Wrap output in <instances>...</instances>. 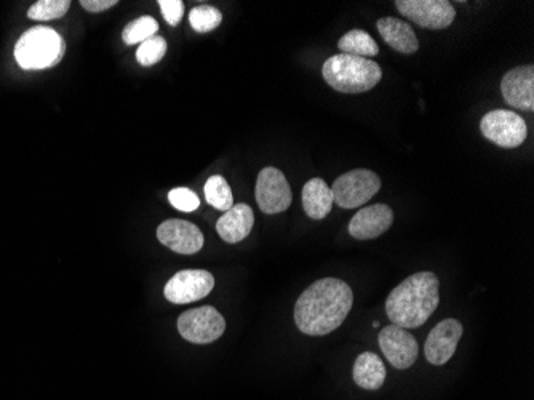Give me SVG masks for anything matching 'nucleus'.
I'll list each match as a JSON object with an SVG mask.
<instances>
[{
	"mask_svg": "<svg viewBox=\"0 0 534 400\" xmlns=\"http://www.w3.org/2000/svg\"><path fill=\"white\" fill-rule=\"evenodd\" d=\"M333 192L322 178H312L303 188L304 212L312 220H323L333 208Z\"/></svg>",
	"mask_w": 534,
	"mask_h": 400,
	"instance_id": "nucleus-18",
	"label": "nucleus"
},
{
	"mask_svg": "<svg viewBox=\"0 0 534 400\" xmlns=\"http://www.w3.org/2000/svg\"><path fill=\"white\" fill-rule=\"evenodd\" d=\"M221 21H223V13L212 5H199V7L192 8L191 15H189L192 29L200 34L218 28Z\"/></svg>",
	"mask_w": 534,
	"mask_h": 400,
	"instance_id": "nucleus-23",
	"label": "nucleus"
},
{
	"mask_svg": "<svg viewBox=\"0 0 534 400\" xmlns=\"http://www.w3.org/2000/svg\"><path fill=\"white\" fill-rule=\"evenodd\" d=\"M373 327H375V328H378V327H379V322H378V320H375V322H373Z\"/></svg>",
	"mask_w": 534,
	"mask_h": 400,
	"instance_id": "nucleus-29",
	"label": "nucleus"
},
{
	"mask_svg": "<svg viewBox=\"0 0 534 400\" xmlns=\"http://www.w3.org/2000/svg\"><path fill=\"white\" fill-rule=\"evenodd\" d=\"M178 330L189 343H213L226 330V320L213 306H204L183 312L178 319Z\"/></svg>",
	"mask_w": 534,
	"mask_h": 400,
	"instance_id": "nucleus-7",
	"label": "nucleus"
},
{
	"mask_svg": "<svg viewBox=\"0 0 534 400\" xmlns=\"http://www.w3.org/2000/svg\"><path fill=\"white\" fill-rule=\"evenodd\" d=\"M69 7V0H39L29 8L28 16L36 21L58 20L68 13Z\"/></svg>",
	"mask_w": 534,
	"mask_h": 400,
	"instance_id": "nucleus-24",
	"label": "nucleus"
},
{
	"mask_svg": "<svg viewBox=\"0 0 534 400\" xmlns=\"http://www.w3.org/2000/svg\"><path fill=\"white\" fill-rule=\"evenodd\" d=\"M159 31V23L151 16H141L138 20L132 21L122 32V39L125 44L135 45L143 44L146 40L156 36Z\"/></svg>",
	"mask_w": 534,
	"mask_h": 400,
	"instance_id": "nucleus-22",
	"label": "nucleus"
},
{
	"mask_svg": "<svg viewBox=\"0 0 534 400\" xmlns=\"http://www.w3.org/2000/svg\"><path fill=\"white\" fill-rule=\"evenodd\" d=\"M256 202L267 215L287 210L293 200L290 184L279 168L267 167L261 170L256 181Z\"/></svg>",
	"mask_w": 534,
	"mask_h": 400,
	"instance_id": "nucleus-10",
	"label": "nucleus"
},
{
	"mask_svg": "<svg viewBox=\"0 0 534 400\" xmlns=\"http://www.w3.org/2000/svg\"><path fill=\"white\" fill-rule=\"evenodd\" d=\"M379 189H381V180L375 172L357 168L336 178L331 192L339 207L351 210V208H359L367 204L371 197L378 194Z\"/></svg>",
	"mask_w": 534,
	"mask_h": 400,
	"instance_id": "nucleus-5",
	"label": "nucleus"
},
{
	"mask_svg": "<svg viewBox=\"0 0 534 400\" xmlns=\"http://www.w3.org/2000/svg\"><path fill=\"white\" fill-rule=\"evenodd\" d=\"M354 381L359 388L376 391L386 381V367L375 352H363L354 364Z\"/></svg>",
	"mask_w": 534,
	"mask_h": 400,
	"instance_id": "nucleus-19",
	"label": "nucleus"
},
{
	"mask_svg": "<svg viewBox=\"0 0 534 400\" xmlns=\"http://www.w3.org/2000/svg\"><path fill=\"white\" fill-rule=\"evenodd\" d=\"M504 100L512 108L520 111H533L534 108V68L519 66L511 69L501 80Z\"/></svg>",
	"mask_w": 534,
	"mask_h": 400,
	"instance_id": "nucleus-14",
	"label": "nucleus"
},
{
	"mask_svg": "<svg viewBox=\"0 0 534 400\" xmlns=\"http://www.w3.org/2000/svg\"><path fill=\"white\" fill-rule=\"evenodd\" d=\"M394 223V212L386 204H373L355 213L349 223V234L357 240H371L383 236Z\"/></svg>",
	"mask_w": 534,
	"mask_h": 400,
	"instance_id": "nucleus-15",
	"label": "nucleus"
},
{
	"mask_svg": "<svg viewBox=\"0 0 534 400\" xmlns=\"http://www.w3.org/2000/svg\"><path fill=\"white\" fill-rule=\"evenodd\" d=\"M440 282L434 272H416L389 293L387 317L397 327L418 328L439 308Z\"/></svg>",
	"mask_w": 534,
	"mask_h": 400,
	"instance_id": "nucleus-2",
	"label": "nucleus"
},
{
	"mask_svg": "<svg viewBox=\"0 0 534 400\" xmlns=\"http://www.w3.org/2000/svg\"><path fill=\"white\" fill-rule=\"evenodd\" d=\"M379 348L392 367L407 370L415 364L419 354V344L415 336L405 328L387 325L379 332Z\"/></svg>",
	"mask_w": 534,
	"mask_h": 400,
	"instance_id": "nucleus-11",
	"label": "nucleus"
},
{
	"mask_svg": "<svg viewBox=\"0 0 534 400\" xmlns=\"http://www.w3.org/2000/svg\"><path fill=\"white\" fill-rule=\"evenodd\" d=\"M160 10L170 26H178L183 18L184 4L181 0H159Z\"/></svg>",
	"mask_w": 534,
	"mask_h": 400,
	"instance_id": "nucleus-27",
	"label": "nucleus"
},
{
	"mask_svg": "<svg viewBox=\"0 0 534 400\" xmlns=\"http://www.w3.org/2000/svg\"><path fill=\"white\" fill-rule=\"evenodd\" d=\"M464 328L456 319H445L432 328L424 344V354L429 364L445 365L455 356Z\"/></svg>",
	"mask_w": 534,
	"mask_h": 400,
	"instance_id": "nucleus-12",
	"label": "nucleus"
},
{
	"mask_svg": "<svg viewBox=\"0 0 534 400\" xmlns=\"http://www.w3.org/2000/svg\"><path fill=\"white\" fill-rule=\"evenodd\" d=\"M80 5H82L87 12L100 13L117 5V0H82Z\"/></svg>",
	"mask_w": 534,
	"mask_h": 400,
	"instance_id": "nucleus-28",
	"label": "nucleus"
},
{
	"mask_svg": "<svg viewBox=\"0 0 534 400\" xmlns=\"http://www.w3.org/2000/svg\"><path fill=\"white\" fill-rule=\"evenodd\" d=\"M205 200L221 212H228L234 207L231 186L221 175H213L205 183Z\"/></svg>",
	"mask_w": 534,
	"mask_h": 400,
	"instance_id": "nucleus-21",
	"label": "nucleus"
},
{
	"mask_svg": "<svg viewBox=\"0 0 534 400\" xmlns=\"http://www.w3.org/2000/svg\"><path fill=\"white\" fill-rule=\"evenodd\" d=\"M157 239L160 244L181 255H194L204 247V234L189 221H164L157 228Z\"/></svg>",
	"mask_w": 534,
	"mask_h": 400,
	"instance_id": "nucleus-13",
	"label": "nucleus"
},
{
	"mask_svg": "<svg viewBox=\"0 0 534 400\" xmlns=\"http://www.w3.org/2000/svg\"><path fill=\"white\" fill-rule=\"evenodd\" d=\"M482 135L501 148H519L528 136L527 122L507 109H495L483 116L480 122Z\"/></svg>",
	"mask_w": 534,
	"mask_h": 400,
	"instance_id": "nucleus-6",
	"label": "nucleus"
},
{
	"mask_svg": "<svg viewBox=\"0 0 534 400\" xmlns=\"http://www.w3.org/2000/svg\"><path fill=\"white\" fill-rule=\"evenodd\" d=\"M253 224H255V213L252 207L247 204H237L228 212H224L216 223V231L224 242L237 244L252 232Z\"/></svg>",
	"mask_w": 534,
	"mask_h": 400,
	"instance_id": "nucleus-16",
	"label": "nucleus"
},
{
	"mask_svg": "<svg viewBox=\"0 0 534 400\" xmlns=\"http://www.w3.org/2000/svg\"><path fill=\"white\" fill-rule=\"evenodd\" d=\"M168 200L180 212H196L197 208L200 207V199L197 197L196 192L188 188L172 189V191L168 192Z\"/></svg>",
	"mask_w": 534,
	"mask_h": 400,
	"instance_id": "nucleus-26",
	"label": "nucleus"
},
{
	"mask_svg": "<svg viewBox=\"0 0 534 400\" xmlns=\"http://www.w3.org/2000/svg\"><path fill=\"white\" fill-rule=\"evenodd\" d=\"M165 53H167V42L164 37L154 36L138 47L136 60L141 66H154L164 58Z\"/></svg>",
	"mask_w": 534,
	"mask_h": 400,
	"instance_id": "nucleus-25",
	"label": "nucleus"
},
{
	"mask_svg": "<svg viewBox=\"0 0 534 400\" xmlns=\"http://www.w3.org/2000/svg\"><path fill=\"white\" fill-rule=\"evenodd\" d=\"M376 26L384 42L397 52L407 53V55L418 52L419 40L410 24L399 18L386 16V18H381Z\"/></svg>",
	"mask_w": 534,
	"mask_h": 400,
	"instance_id": "nucleus-17",
	"label": "nucleus"
},
{
	"mask_svg": "<svg viewBox=\"0 0 534 400\" xmlns=\"http://www.w3.org/2000/svg\"><path fill=\"white\" fill-rule=\"evenodd\" d=\"M395 7L421 28L440 31L450 26L456 10L448 0H397Z\"/></svg>",
	"mask_w": 534,
	"mask_h": 400,
	"instance_id": "nucleus-8",
	"label": "nucleus"
},
{
	"mask_svg": "<svg viewBox=\"0 0 534 400\" xmlns=\"http://www.w3.org/2000/svg\"><path fill=\"white\" fill-rule=\"evenodd\" d=\"M323 79L341 93H363L383 79L379 64L360 56L333 55L323 64Z\"/></svg>",
	"mask_w": 534,
	"mask_h": 400,
	"instance_id": "nucleus-3",
	"label": "nucleus"
},
{
	"mask_svg": "<svg viewBox=\"0 0 534 400\" xmlns=\"http://www.w3.org/2000/svg\"><path fill=\"white\" fill-rule=\"evenodd\" d=\"M338 48L344 55L360 56H376L379 53L378 44L375 39L362 29H352V31L344 34L338 42Z\"/></svg>",
	"mask_w": 534,
	"mask_h": 400,
	"instance_id": "nucleus-20",
	"label": "nucleus"
},
{
	"mask_svg": "<svg viewBox=\"0 0 534 400\" xmlns=\"http://www.w3.org/2000/svg\"><path fill=\"white\" fill-rule=\"evenodd\" d=\"M215 287V277L204 269H188L176 272L165 285V298L173 304H188L210 295Z\"/></svg>",
	"mask_w": 534,
	"mask_h": 400,
	"instance_id": "nucleus-9",
	"label": "nucleus"
},
{
	"mask_svg": "<svg viewBox=\"0 0 534 400\" xmlns=\"http://www.w3.org/2000/svg\"><path fill=\"white\" fill-rule=\"evenodd\" d=\"M352 303L354 293L344 280L335 277L317 280L296 301V325L306 335H328L343 325Z\"/></svg>",
	"mask_w": 534,
	"mask_h": 400,
	"instance_id": "nucleus-1",
	"label": "nucleus"
},
{
	"mask_svg": "<svg viewBox=\"0 0 534 400\" xmlns=\"http://www.w3.org/2000/svg\"><path fill=\"white\" fill-rule=\"evenodd\" d=\"M66 44L50 28H32L24 32L15 45V60L26 71L53 68L63 60Z\"/></svg>",
	"mask_w": 534,
	"mask_h": 400,
	"instance_id": "nucleus-4",
	"label": "nucleus"
}]
</instances>
